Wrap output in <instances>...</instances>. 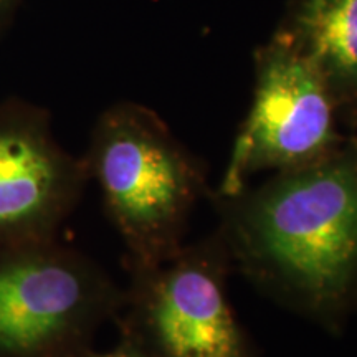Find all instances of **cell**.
<instances>
[{
	"mask_svg": "<svg viewBox=\"0 0 357 357\" xmlns=\"http://www.w3.org/2000/svg\"><path fill=\"white\" fill-rule=\"evenodd\" d=\"M98 357H155L147 352L146 349H142L139 346H132V347H124V349H119L116 352H111V354L106 356H98Z\"/></svg>",
	"mask_w": 357,
	"mask_h": 357,
	"instance_id": "9",
	"label": "cell"
},
{
	"mask_svg": "<svg viewBox=\"0 0 357 357\" xmlns=\"http://www.w3.org/2000/svg\"><path fill=\"white\" fill-rule=\"evenodd\" d=\"M22 2L24 0H0V32L7 29Z\"/></svg>",
	"mask_w": 357,
	"mask_h": 357,
	"instance_id": "8",
	"label": "cell"
},
{
	"mask_svg": "<svg viewBox=\"0 0 357 357\" xmlns=\"http://www.w3.org/2000/svg\"><path fill=\"white\" fill-rule=\"evenodd\" d=\"M229 253L215 230L139 266L137 346L155 357H255L227 291Z\"/></svg>",
	"mask_w": 357,
	"mask_h": 357,
	"instance_id": "4",
	"label": "cell"
},
{
	"mask_svg": "<svg viewBox=\"0 0 357 357\" xmlns=\"http://www.w3.org/2000/svg\"><path fill=\"white\" fill-rule=\"evenodd\" d=\"M91 166L139 266L171 258L185 243L197 204L212 197L202 160L136 102H119L101 116Z\"/></svg>",
	"mask_w": 357,
	"mask_h": 357,
	"instance_id": "2",
	"label": "cell"
},
{
	"mask_svg": "<svg viewBox=\"0 0 357 357\" xmlns=\"http://www.w3.org/2000/svg\"><path fill=\"white\" fill-rule=\"evenodd\" d=\"M73 184L75 169L50 141L43 118L0 109V227L58 208Z\"/></svg>",
	"mask_w": 357,
	"mask_h": 357,
	"instance_id": "6",
	"label": "cell"
},
{
	"mask_svg": "<svg viewBox=\"0 0 357 357\" xmlns=\"http://www.w3.org/2000/svg\"><path fill=\"white\" fill-rule=\"evenodd\" d=\"M278 29L312 61L357 134V0H291Z\"/></svg>",
	"mask_w": 357,
	"mask_h": 357,
	"instance_id": "7",
	"label": "cell"
},
{
	"mask_svg": "<svg viewBox=\"0 0 357 357\" xmlns=\"http://www.w3.org/2000/svg\"><path fill=\"white\" fill-rule=\"evenodd\" d=\"M106 284L79 263L45 258L0 270V346L32 349L86 324L109 301Z\"/></svg>",
	"mask_w": 357,
	"mask_h": 357,
	"instance_id": "5",
	"label": "cell"
},
{
	"mask_svg": "<svg viewBox=\"0 0 357 357\" xmlns=\"http://www.w3.org/2000/svg\"><path fill=\"white\" fill-rule=\"evenodd\" d=\"M347 134L312 61L276 29L253 53V95L215 195H231L258 174L294 171L328 158Z\"/></svg>",
	"mask_w": 357,
	"mask_h": 357,
	"instance_id": "3",
	"label": "cell"
},
{
	"mask_svg": "<svg viewBox=\"0 0 357 357\" xmlns=\"http://www.w3.org/2000/svg\"><path fill=\"white\" fill-rule=\"evenodd\" d=\"M231 270L329 333L357 311V134L311 166L212 192Z\"/></svg>",
	"mask_w": 357,
	"mask_h": 357,
	"instance_id": "1",
	"label": "cell"
}]
</instances>
